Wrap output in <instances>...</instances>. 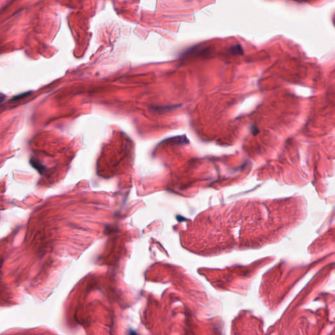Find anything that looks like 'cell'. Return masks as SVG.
<instances>
[{"instance_id": "cell-1", "label": "cell", "mask_w": 335, "mask_h": 335, "mask_svg": "<svg viewBox=\"0 0 335 335\" xmlns=\"http://www.w3.org/2000/svg\"><path fill=\"white\" fill-rule=\"evenodd\" d=\"M229 51L231 54L234 55H241L244 54V50L240 45H235L232 46L229 49Z\"/></svg>"}, {"instance_id": "cell-2", "label": "cell", "mask_w": 335, "mask_h": 335, "mask_svg": "<svg viewBox=\"0 0 335 335\" xmlns=\"http://www.w3.org/2000/svg\"><path fill=\"white\" fill-rule=\"evenodd\" d=\"M180 106V105L179 106H165V107H154V110H161V111H165V110H173L175 109V108H177Z\"/></svg>"}, {"instance_id": "cell-3", "label": "cell", "mask_w": 335, "mask_h": 335, "mask_svg": "<svg viewBox=\"0 0 335 335\" xmlns=\"http://www.w3.org/2000/svg\"><path fill=\"white\" fill-rule=\"evenodd\" d=\"M28 94L27 92H25V93H23V94H20L18 96H14L13 98L12 99V101H14V100H20V98H24Z\"/></svg>"}]
</instances>
